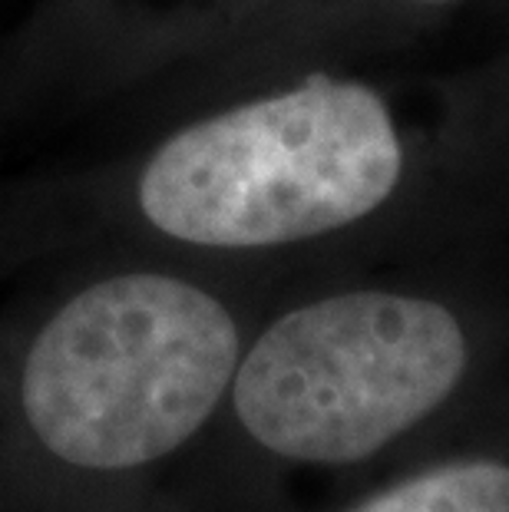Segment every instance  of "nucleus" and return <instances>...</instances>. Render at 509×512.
I'll return each instance as SVG.
<instances>
[{
    "mask_svg": "<svg viewBox=\"0 0 509 512\" xmlns=\"http://www.w3.org/2000/svg\"><path fill=\"white\" fill-rule=\"evenodd\" d=\"M238 361L242 334L215 294L136 271L80 291L43 324L20 400L63 463L133 470L196 437Z\"/></svg>",
    "mask_w": 509,
    "mask_h": 512,
    "instance_id": "obj_2",
    "label": "nucleus"
},
{
    "mask_svg": "<svg viewBox=\"0 0 509 512\" xmlns=\"http://www.w3.org/2000/svg\"><path fill=\"white\" fill-rule=\"evenodd\" d=\"M367 4H377L381 10L391 14L394 24L400 27H430L440 24V20H450L457 10H463L473 0H367Z\"/></svg>",
    "mask_w": 509,
    "mask_h": 512,
    "instance_id": "obj_5",
    "label": "nucleus"
},
{
    "mask_svg": "<svg viewBox=\"0 0 509 512\" xmlns=\"http://www.w3.org/2000/svg\"><path fill=\"white\" fill-rule=\"evenodd\" d=\"M351 512H509V466L496 460L447 463Z\"/></svg>",
    "mask_w": 509,
    "mask_h": 512,
    "instance_id": "obj_4",
    "label": "nucleus"
},
{
    "mask_svg": "<svg viewBox=\"0 0 509 512\" xmlns=\"http://www.w3.org/2000/svg\"><path fill=\"white\" fill-rule=\"evenodd\" d=\"M486 4H490V14L506 20V27H509V0H486Z\"/></svg>",
    "mask_w": 509,
    "mask_h": 512,
    "instance_id": "obj_6",
    "label": "nucleus"
},
{
    "mask_svg": "<svg viewBox=\"0 0 509 512\" xmlns=\"http://www.w3.org/2000/svg\"><path fill=\"white\" fill-rule=\"evenodd\" d=\"M473 361L470 324L450 301L354 288L268 324L235 367L232 400L268 453L357 463L450 403Z\"/></svg>",
    "mask_w": 509,
    "mask_h": 512,
    "instance_id": "obj_3",
    "label": "nucleus"
},
{
    "mask_svg": "<svg viewBox=\"0 0 509 512\" xmlns=\"http://www.w3.org/2000/svg\"><path fill=\"white\" fill-rule=\"evenodd\" d=\"M407 106L314 70L169 136L139 176V209L219 252H278L384 219L447 242L509 232V47L440 73L417 116Z\"/></svg>",
    "mask_w": 509,
    "mask_h": 512,
    "instance_id": "obj_1",
    "label": "nucleus"
}]
</instances>
